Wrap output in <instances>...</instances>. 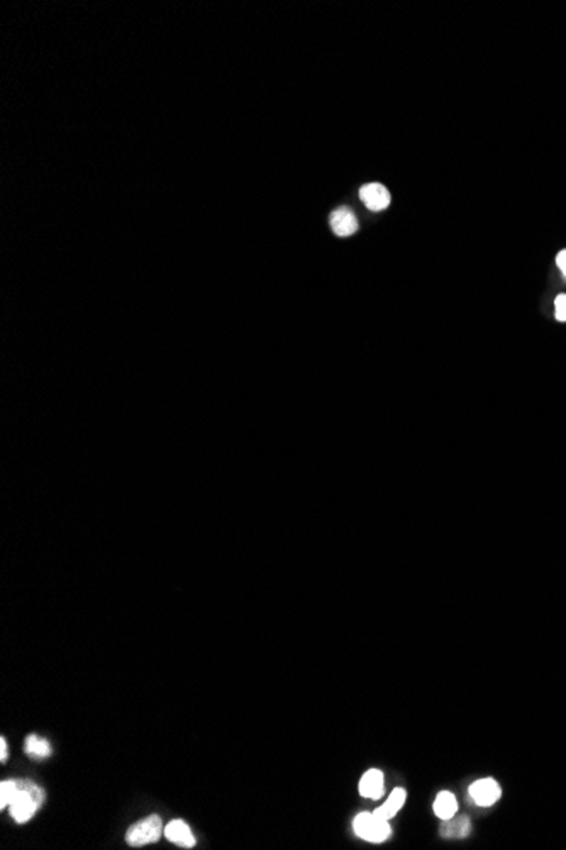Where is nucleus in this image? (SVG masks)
Instances as JSON below:
<instances>
[{"label":"nucleus","instance_id":"f257e3e1","mask_svg":"<svg viewBox=\"0 0 566 850\" xmlns=\"http://www.w3.org/2000/svg\"><path fill=\"white\" fill-rule=\"evenodd\" d=\"M45 801V791L31 781H19V789L10 803V814L17 824H26Z\"/></svg>","mask_w":566,"mask_h":850},{"label":"nucleus","instance_id":"f03ea898","mask_svg":"<svg viewBox=\"0 0 566 850\" xmlns=\"http://www.w3.org/2000/svg\"><path fill=\"white\" fill-rule=\"evenodd\" d=\"M163 825L162 818L158 814H151V817L143 818L141 821L134 824L126 833V842L131 847H141V845L155 844L163 835Z\"/></svg>","mask_w":566,"mask_h":850},{"label":"nucleus","instance_id":"7ed1b4c3","mask_svg":"<svg viewBox=\"0 0 566 850\" xmlns=\"http://www.w3.org/2000/svg\"><path fill=\"white\" fill-rule=\"evenodd\" d=\"M353 828L358 837L368 842H384L390 835L388 820L375 817V813H360L353 821Z\"/></svg>","mask_w":566,"mask_h":850},{"label":"nucleus","instance_id":"20e7f679","mask_svg":"<svg viewBox=\"0 0 566 850\" xmlns=\"http://www.w3.org/2000/svg\"><path fill=\"white\" fill-rule=\"evenodd\" d=\"M470 794L471 799H473L478 806H492L494 803L498 801L502 789L495 779L487 778L473 782L470 787Z\"/></svg>","mask_w":566,"mask_h":850},{"label":"nucleus","instance_id":"39448f33","mask_svg":"<svg viewBox=\"0 0 566 850\" xmlns=\"http://www.w3.org/2000/svg\"><path fill=\"white\" fill-rule=\"evenodd\" d=\"M360 197L365 202L366 208L372 210H384L390 206V192L385 189L382 183H368V185L361 187Z\"/></svg>","mask_w":566,"mask_h":850},{"label":"nucleus","instance_id":"423d86ee","mask_svg":"<svg viewBox=\"0 0 566 850\" xmlns=\"http://www.w3.org/2000/svg\"><path fill=\"white\" fill-rule=\"evenodd\" d=\"M329 223L336 235L341 236V238L351 236L353 233L358 231L356 216H354L353 210L347 209V208H339V209L333 210V212H331V217H329Z\"/></svg>","mask_w":566,"mask_h":850},{"label":"nucleus","instance_id":"0eeeda50","mask_svg":"<svg viewBox=\"0 0 566 850\" xmlns=\"http://www.w3.org/2000/svg\"><path fill=\"white\" fill-rule=\"evenodd\" d=\"M165 837L175 845H180L183 849H192L195 845V837L190 830V826L182 820H171L165 826Z\"/></svg>","mask_w":566,"mask_h":850},{"label":"nucleus","instance_id":"6e6552de","mask_svg":"<svg viewBox=\"0 0 566 850\" xmlns=\"http://www.w3.org/2000/svg\"><path fill=\"white\" fill-rule=\"evenodd\" d=\"M360 794L363 798L378 799L384 796V774L378 769H370L360 781Z\"/></svg>","mask_w":566,"mask_h":850},{"label":"nucleus","instance_id":"1a4fd4ad","mask_svg":"<svg viewBox=\"0 0 566 850\" xmlns=\"http://www.w3.org/2000/svg\"><path fill=\"white\" fill-rule=\"evenodd\" d=\"M471 825L470 820H468V817H451L448 818V820H443V826H441V835L446 837V838H464L470 833Z\"/></svg>","mask_w":566,"mask_h":850},{"label":"nucleus","instance_id":"9d476101","mask_svg":"<svg viewBox=\"0 0 566 850\" xmlns=\"http://www.w3.org/2000/svg\"><path fill=\"white\" fill-rule=\"evenodd\" d=\"M405 798H407V793H405L404 789H400V787L393 789V793L390 794L388 799H386L385 805H382L380 808L373 811L375 817L382 818V820H392V818L397 814V811L404 806Z\"/></svg>","mask_w":566,"mask_h":850},{"label":"nucleus","instance_id":"9b49d317","mask_svg":"<svg viewBox=\"0 0 566 850\" xmlns=\"http://www.w3.org/2000/svg\"><path fill=\"white\" fill-rule=\"evenodd\" d=\"M434 813L441 820H448V818L455 817L458 813V801H456L455 794L450 793V791L439 793L434 801Z\"/></svg>","mask_w":566,"mask_h":850},{"label":"nucleus","instance_id":"f8f14e48","mask_svg":"<svg viewBox=\"0 0 566 850\" xmlns=\"http://www.w3.org/2000/svg\"><path fill=\"white\" fill-rule=\"evenodd\" d=\"M24 752L33 759H46L52 755V745L42 736L29 735L24 742Z\"/></svg>","mask_w":566,"mask_h":850},{"label":"nucleus","instance_id":"ddd939ff","mask_svg":"<svg viewBox=\"0 0 566 850\" xmlns=\"http://www.w3.org/2000/svg\"><path fill=\"white\" fill-rule=\"evenodd\" d=\"M19 789V781H2L0 785V808H7L13 803Z\"/></svg>","mask_w":566,"mask_h":850},{"label":"nucleus","instance_id":"4468645a","mask_svg":"<svg viewBox=\"0 0 566 850\" xmlns=\"http://www.w3.org/2000/svg\"><path fill=\"white\" fill-rule=\"evenodd\" d=\"M554 307H556V318L560 321H566V295H558Z\"/></svg>","mask_w":566,"mask_h":850},{"label":"nucleus","instance_id":"2eb2a0df","mask_svg":"<svg viewBox=\"0 0 566 850\" xmlns=\"http://www.w3.org/2000/svg\"><path fill=\"white\" fill-rule=\"evenodd\" d=\"M556 262H558V267H560V270L563 272V275L566 277V249H563V252L558 255Z\"/></svg>","mask_w":566,"mask_h":850},{"label":"nucleus","instance_id":"dca6fc26","mask_svg":"<svg viewBox=\"0 0 566 850\" xmlns=\"http://www.w3.org/2000/svg\"><path fill=\"white\" fill-rule=\"evenodd\" d=\"M7 755H9V752H7V742H6V739L2 736V739H0V760L6 762Z\"/></svg>","mask_w":566,"mask_h":850}]
</instances>
